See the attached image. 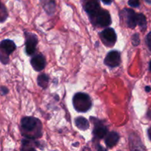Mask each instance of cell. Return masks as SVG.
Listing matches in <instances>:
<instances>
[{
    "label": "cell",
    "mask_w": 151,
    "mask_h": 151,
    "mask_svg": "<svg viewBox=\"0 0 151 151\" xmlns=\"http://www.w3.org/2000/svg\"><path fill=\"white\" fill-rule=\"evenodd\" d=\"M21 131L26 138L38 139L42 136V124L37 118L24 116L21 121Z\"/></svg>",
    "instance_id": "1"
},
{
    "label": "cell",
    "mask_w": 151,
    "mask_h": 151,
    "mask_svg": "<svg viewBox=\"0 0 151 151\" xmlns=\"http://www.w3.org/2000/svg\"><path fill=\"white\" fill-rule=\"evenodd\" d=\"M121 16L125 19V23L128 27L134 29L139 25L142 31H145L147 27V20L142 13H135L131 9H125L121 13Z\"/></svg>",
    "instance_id": "2"
},
{
    "label": "cell",
    "mask_w": 151,
    "mask_h": 151,
    "mask_svg": "<svg viewBox=\"0 0 151 151\" xmlns=\"http://www.w3.org/2000/svg\"><path fill=\"white\" fill-rule=\"evenodd\" d=\"M72 103L75 109L78 112L88 111L92 105L89 96L83 92H78L74 95Z\"/></svg>",
    "instance_id": "3"
},
{
    "label": "cell",
    "mask_w": 151,
    "mask_h": 151,
    "mask_svg": "<svg viewBox=\"0 0 151 151\" xmlns=\"http://www.w3.org/2000/svg\"><path fill=\"white\" fill-rule=\"evenodd\" d=\"M91 23L95 27H106L111 24V18L109 11L100 8L96 13L89 16Z\"/></svg>",
    "instance_id": "4"
},
{
    "label": "cell",
    "mask_w": 151,
    "mask_h": 151,
    "mask_svg": "<svg viewBox=\"0 0 151 151\" xmlns=\"http://www.w3.org/2000/svg\"><path fill=\"white\" fill-rule=\"evenodd\" d=\"M0 47H1V61L4 64H7L9 61V55L16 50V44L11 40L5 39L1 41Z\"/></svg>",
    "instance_id": "5"
},
{
    "label": "cell",
    "mask_w": 151,
    "mask_h": 151,
    "mask_svg": "<svg viewBox=\"0 0 151 151\" xmlns=\"http://www.w3.org/2000/svg\"><path fill=\"white\" fill-rule=\"evenodd\" d=\"M100 39L105 46L109 47H113L116 41V34L112 28H106L100 34Z\"/></svg>",
    "instance_id": "6"
},
{
    "label": "cell",
    "mask_w": 151,
    "mask_h": 151,
    "mask_svg": "<svg viewBox=\"0 0 151 151\" xmlns=\"http://www.w3.org/2000/svg\"><path fill=\"white\" fill-rule=\"evenodd\" d=\"M25 51L29 55L33 54L36 50L38 38L32 32H25Z\"/></svg>",
    "instance_id": "7"
},
{
    "label": "cell",
    "mask_w": 151,
    "mask_h": 151,
    "mask_svg": "<svg viewBox=\"0 0 151 151\" xmlns=\"http://www.w3.org/2000/svg\"><path fill=\"white\" fill-rule=\"evenodd\" d=\"M120 52L117 50H113L109 52L104 60L105 64L111 68H114L120 64Z\"/></svg>",
    "instance_id": "8"
},
{
    "label": "cell",
    "mask_w": 151,
    "mask_h": 151,
    "mask_svg": "<svg viewBox=\"0 0 151 151\" xmlns=\"http://www.w3.org/2000/svg\"><path fill=\"white\" fill-rule=\"evenodd\" d=\"M91 119H92L94 120L93 123L94 125V128L93 130V134H94V137L96 139H103L107 135L108 133V128L101 121L98 120L97 119H94V118L91 117Z\"/></svg>",
    "instance_id": "9"
},
{
    "label": "cell",
    "mask_w": 151,
    "mask_h": 151,
    "mask_svg": "<svg viewBox=\"0 0 151 151\" xmlns=\"http://www.w3.org/2000/svg\"><path fill=\"white\" fill-rule=\"evenodd\" d=\"M83 7L89 16L101 8L99 0H83Z\"/></svg>",
    "instance_id": "10"
},
{
    "label": "cell",
    "mask_w": 151,
    "mask_h": 151,
    "mask_svg": "<svg viewBox=\"0 0 151 151\" xmlns=\"http://www.w3.org/2000/svg\"><path fill=\"white\" fill-rule=\"evenodd\" d=\"M31 65L32 68L37 72L43 70L46 66V60L43 55L38 54L33 56L30 60Z\"/></svg>",
    "instance_id": "11"
},
{
    "label": "cell",
    "mask_w": 151,
    "mask_h": 151,
    "mask_svg": "<svg viewBox=\"0 0 151 151\" xmlns=\"http://www.w3.org/2000/svg\"><path fill=\"white\" fill-rule=\"evenodd\" d=\"M119 135L118 133L115 132V131H112V132L109 133L106 137V140L105 142L106 145L109 147H114L117 142H119Z\"/></svg>",
    "instance_id": "12"
},
{
    "label": "cell",
    "mask_w": 151,
    "mask_h": 151,
    "mask_svg": "<svg viewBox=\"0 0 151 151\" xmlns=\"http://www.w3.org/2000/svg\"><path fill=\"white\" fill-rule=\"evenodd\" d=\"M75 125L82 131H86L89 128V122L86 118L79 116L75 119Z\"/></svg>",
    "instance_id": "13"
},
{
    "label": "cell",
    "mask_w": 151,
    "mask_h": 151,
    "mask_svg": "<svg viewBox=\"0 0 151 151\" xmlns=\"http://www.w3.org/2000/svg\"><path fill=\"white\" fill-rule=\"evenodd\" d=\"M42 3L47 13L52 14L54 12L55 8V0H42Z\"/></svg>",
    "instance_id": "14"
},
{
    "label": "cell",
    "mask_w": 151,
    "mask_h": 151,
    "mask_svg": "<svg viewBox=\"0 0 151 151\" xmlns=\"http://www.w3.org/2000/svg\"><path fill=\"white\" fill-rule=\"evenodd\" d=\"M50 78L46 74H41L38 77V84L40 87L43 88H46L48 86Z\"/></svg>",
    "instance_id": "15"
},
{
    "label": "cell",
    "mask_w": 151,
    "mask_h": 151,
    "mask_svg": "<svg viewBox=\"0 0 151 151\" xmlns=\"http://www.w3.org/2000/svg\"><path fill=\"white\" fill-rule=\"evenodd\" d=\"M140 43L139 40V34L136 33L133 35L132 37V44H134V46H138Z\"/></svg>",
    "instance_id": "16"
},
{
    "label": "cell",
    "mask_w": 151,
    "mask_h": 151,
    "mask_svg": "<svg viewBox=\"0 0 151 151\" xmlns=\"http://www.w3.org/2000/svg\"><path fill=\"white\" fill-rule=\"evenodd\" d=\"M7 11H6L5 8H4V5L1 4V22H3L5 19L7 18Z\"/></svg>",
    "instance_id": "17"
},
{
    "label": "cell",
    "mask_w": 151,
    "mask_h": 151,
    "mask_svg": "<svg viewBox=\"0 0 151 151\" xmlns=\"http://www.w3.org/2000/svg\"><path fill=\"white\" fill-rule=\"evenodd\" d=\"M128 4L132 7H138L139 6V0H129Z\"/></svg>",
    "instance_id": "18"
},
{
    "label": "cell",
    "mask_w": 151,
    "mask_h": 151,
    "mask_svg": "<svg viewBox=\"0 0 151 151\" xmlns=\"http://www.w3.org/2000/svg\"><path fill=\"white\" fill-rule=\"evenodd\" d=\"M146 43H147V45L148 47L149 50L151 51V32H149L147 34V37H146Z\"/></svg>",
    "instance_id": "19"
},
{
    "label": "cell",
    "mask_w": 151,
    "mask_h": 151,
    "mask_svg": "<svg viewBox=\"0 0 151 151\" xmlns=\"http://www.w3.org/2000/svg\"><path fill=\"white\" fill-rule=\"evenodd\" d=\"M1 94H2V95H4V94H7V92H8V89H7L6 87L1 86Z\"/></svg>",
    "instance_id": "20"
},
{
    "label": "cell",
    "mask_w": 151,
    "mask_h": 151,
    "mask_svg": "<svg viewBox=\"0 0 151 151\" xmlns=\"http://www.w3.org/2000/svg\"><path fill=\"white\" fill-rule=\"evenodd\" d=\"M102 1L106 4H110L112 2V0H102Z\"/></svg>",
    "instance_id": "21"
},
{
    "label": "cell",
    "mask_w": 151,
    "mask_h": 151,
    "mask_svg": "<svg viewBox=\"0 0 151 151\" xmlns=\"http://www.w3.org/2000/svg\"><path fill=\"white\" fill-rule=\"evenodd\" d=\"M147 134H148L149 139L151 140V127L150 128H149V129L147 130Z\"/></svg>",
    "instance_id": "22"
},
{
    "label": "cell",
    "mask_w": 151,
    "mask_h": 151,
    "mask_svg": "<svg viewBox=\"0 0 151 151\" xmlns=\"http://www.w3.org/2000/svg\"><path fill=\"white\" fill-rule=\"evenodd\" d=\"M151 90V88L150 86H146L145 87V91H147V92H149V91H150Z\"/></svg>",
    "instance_id": "23"
},
{
    "label": "cell",
    "mask_w": 151,
    "mask_h": 151,
    "mask_svg": "<svg viewBox=\"0 0 151 151\" xmlns=\"http://www.w3.org/2000/svg\"><path fill=\"white\" fill-rule=\"evenodd\" d=\"M146 1H147V3H149V4H151V0H145Z\"/></svg>",
    "instance_id": "24"
},
{
    "label": "cell",
    "mask_w": 151,
    "mask_h": 151,
    "mask_svg": "<svg viewBox=\"0 0 151 151\" xmlns=\"http://www.w3.org/2000/svg\"><path fill=\"white\" fill-rule=\"evenodd\" d=\"M149 69H150V71L151 72V61L150 62V64H149Z\"/></svg>",
    "instance_id": "25"
}]
</instances>
